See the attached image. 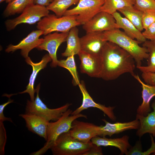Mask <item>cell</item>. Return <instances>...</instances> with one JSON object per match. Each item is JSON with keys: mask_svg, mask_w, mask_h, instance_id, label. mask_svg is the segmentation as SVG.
Here are the masks:
<instances>
[{"mask_svg": "<svg viewBox=\"0 0 155 155\" xmlns=\"http://www.w3.org/2000/svg\"><path fill=\"white\" fill-rule=\"evenodd\" d=\"M133 76L141 84L142 88V102L137 109V114L146 116L151 110L150 103L151 99L155 96V85H151L144 83L138 75L134 74Z\"/></svg>", "mask_w": 155, "mask_h": 155, "instance_id": "ffe728a7", "label": "cell"}, {"mask_svg": "<svg viewBox=\"0 0 155 155\" xmlns=\"http://www.w3.org/2000/svg\"><path fill=\"white\" fill-rule=\"evenodd\" d=\"M102 62L100 78L115 80L125 73L135 74V61L128 52L113 42L107 41L100 54Z\"/></svg>", "mask_w": 155, "mask_h": 155, "instance_id": "6da1fadb", "label": "cell"}, {"mask_svg": "<svg viewBox=\"0 0 155 155\" xmlns=\"http://www.w3.org/2000/svg\"><path fill=\"white\" fill-rule=\"evenodd\" d=\"M58 65L67 69L72 76V84L74 86L78 85L80 83L74 55L67 57L66 59L58 60Z\"/></svg>", "mask_w": 155, "mask_h": 155, "instance_id": "f1b7e54d", "label": "cell"}, {"mask_svg": "<svg viewBox=\"0 0 155 155\" xmlns=\"http://www.w3.org/2000/svg\"><path fill=\"white\" fill-rule=\"evenodd\" d=\"M49 13V10L46 7L33 3L28 6L19 16L7 20L5 24L7 30L10 31L21 24H33Z\"/></svg>", "mask_w": 155, "mask_h": 155, "instance_id": "52a82bcc", "label": "cell"}, {"mask_svg": "<svg viewBox=\"0 0 155 155\" xmlns=\"http://www.w3.org/2000/svg\"><path fill=\"white\" fill-rule=\"evenodd\" d=\"M142 46L146 47L148 51L149 56L146 66L137 67L142 72L155 73V40H146L143 43Z\"/></svg>", "mask_w": 155, "mask_h": 155, "instance_id": "d4e9b609", "label": "cell"}, {"mask_svg": "<svg viewBox=\"0 0 155 155\" xmlns=\"http://www.w3.org/2000/svg\"><path fill=\"white\" fill-rule=\"evenodd\" d=\"M104 33L107 41L115 43L131 55L135 60L136 67L141 66L142 61L148 58L147 49L140 46L139 44L141 42L130 38L119 28L104 31Z\"/></svg>", "mask_w": 155, "mask_h": 155, "instance_id": "7a4b0ae2", "label": "cell"}, {"mask_svg": "<svg viewBox=\"0 0 155 155\" xmlns=\"http://www.w3.org/2000/svg\"><path fill=\"white\" fill-rule=\"evenodd\" d=\"M81 51L94 54L100 55L105 44L107 42L104 32L86 33L80 38Z\"/></svg>", "mask_w": 155, "mask_h": 155, "instance_id": "9a60e30c", "label": "cell"}, {"mask_svg": "<svg viewBox=\"0 0 155 155\" xmlns=\"http://www.w3.org/2000/svg\"><path fill=\"white\" fill-rule=\"evenodd\" d=\"M129 137L124 135L120 138H108L105 137L96 136L91 140L92 143L98 146H112L118 148L121 155H126L129 149L131 147L129 142Z\"/></svg>", "mask_w": 155, "mask_h": 155, "instance_id": "d6986e66", "label": "cell"}, {"mask_svg": "<svg viewBox=\"0 0 155 155\" xmlns=\"http://www.w3.org/2000/svg\"><path fill=\"white\" fill-rule=\"evenodd\" d=\"M34 3L33 0H14L9 3L4 10L5 17L22 13L28 6Z\"/></svg>", "mask_w": 155, "mask_h": 155, "instance_id": "4316f807", "label": "cell"}, {"mask_svg": "<svg viewBox=\"0 0 155 155\" xmlns=\"http://www.w3.org/2000/svg\"><path fill=\"white\" fill-rule=\"evenodd\" d=\"M79 30L76 26L71 28L68 32L66 38L67 45L64 52L61 54L64 57L78 55L81 51Z\"/></svg>", "mask_w": 155, "mask_h": 155, "instance_id": "603a6c76", "label": "cell"}, {"mask_svg": "<svg viewBox=\"0 0 155 155\" xmlns=\"http://www.w3.org/2000/svg\"><path fill=\"white\" fill-rule=\"evenodd\" d=\"M53 0H33L34 4L47 7L49 5Z\"/></svg>", "mask_w": 155, "mask_h": 155, "instance_id": "f35d334b", "label": "cell"}, {"mask_svg": "<svg viewBox=\"0 0 155 155\" xmlns=\"http://www.w3.org/2000/svg\"><path fill=\"white\" fill-rule=\"evenodd\" d=\"M152 112L146 116L137 114L136 119L139 120L140 125L136 133L137 135L141 137L146 133H149L155 137V100L152 104Z\"/></svg>", "mask_w": 155, "mask_h": 155, "instance_id": "44dd1931", "label": "cell"}, {"mask_svg": "<svg viewBox=\"0 0 155 155\" xmlns=\"http://www.w3.org/2000/svg\"><path fill=\"white\" fill-rule=\"evenodd\" d=\"M104 0H79L77 5L67 10L63 16H76V20L83 25L99 12Z\"/></svg>", "mask_w": 155, "mask_h": 155, "instance_id": "ba28073f", "label": "cell"}, {"mask_svg": "<svg viewBox=\"0 0 155 155\" xmlns=\"http://www.w3.org/2000/svg\"><path fill=\"white\" fill-rule=\"evenodd\" d=\"M86 33L104 32L119 28L112 14L104 11H100L92 19L83 25Z\"/></svg>", "mask_w": 155, "mask_h": 155, "instance_id": "9c48e42d", "label": "cell"}, {"mask_svg": "<svg viewBox=\"0 0 155 155\" xmlns=\"http://www.w3.org/2000/svg\"><path fill=\"white\" fill-rule=\"evenodd\" d=\"M118 11L123 14L141 32L144 28L142 25L143 12L135 9L133 6L124 7Z\"/></svg>", "mask_w": 155, "mask_h": 155, "instance_id": "cb8c5ba5", "label": "cell"}, {"mask_svg": "<svg viewBox=\"0 0 155 155\" xmlns=\"http://www.w3.org/2000/svg\"><path fill=\"white\" fill-rule=\"evenodd\" d=\"M141 76L146 84L151 85H155V73L142 72Z\"/></svg>", "mask_w": 155, "mask_h": 155, "instance_id": "836d02e7", "label": "cell"}, {"mask_svg": "<svg viewBox=\"0 0 155 155\" xmlns=\"http://www.w3.org/2000/svg\"><path fill=\"white\" fill-rule=\"evenodd\" d=\"M135 3V0H104L100 11H104L112 15L117 10L125 7L133 6Z\"/></svg>", "mask_w": 155, "mask_h": 155, "instance_id": "484cf974", "label": "cell"}, {"mask_svg": "<svg viewBox=\"0 0 155 155\" xmlns=\"http://www.w3.org/2000/svg\"><path fill=\"white\" fill-rule=\"evenodd\" d=\"M80 25L76 20V16H63L58 17L49 14L38 22L37 28L46 35L53 32H69L72 28Z\"/></svg>", "mask_w": 155, "mask_h": 155, "instance_id": "5b68a950", "label": "cell"}, {"mask_svg": "<svg viewBox=\"0 0 155 155\" xmlns=\"http://www.w3.org/2000/svg\"><path fill=\"white\" fill-rule=\"evenodd\" d=\"M142 152L141 142L139 141L136 143L134 146L130 147L126 155H141Z\"/></svg>", "mask_w": 155, "mask_h": 155, "instance_id": "e575fe53", "label": "cell"}, {"mask_svg": "<svg viewBox=\"0 0 155 155\" xmlns=\"http://www.w3.org/2000/svg\"><path fill=\"white\" fill-rule=\"evenodd\" d=\"M133 7L143 12L149 10L155 11V0H135Z\"/></svg>", "mask_w": 155, "mask_h": 155, "instance_id": "f546056e", "label": "cell"}, {"mask_svg": "<svg viewBox=\"0 0 155 155\" xmlns=\"http://www.w3.org/2000/svg\"><path fill=\"white\" fill-rule=\"evenodd\" d=\"M25 61L28 64L32 66V71L26 89L19 93L22 94L28 93L30 95V100L33 101L35 99L34 93L36 92V89H34V87L36 77L38 72L45 68L47 64L51 61V59L49 54H46L43 56L41 60L38 63L33 62L29 57L25 59Z\"/></svg>", "mask_w": 155, "mask_h": 155, "instance_id": "ac0fdd59", "label": "cell"}, {"mask_svg": "<svg viewBox=\"0 0 155 155\" xmlns=\"http://www.w3.org/2000/svg\"><path fill=\"white\" fill-rule=\"evenodd\" d=\"M150 136L151 141V147L147 151L144 152H142L141 155H149L152 153H155V143L152 135H150Z\"/></svg>", "mask_w": 155, "mask_h": 155, "instance_id": "74e56055", "label": "cell"}, {"mask_svg": "<svg viewBox=\"0 0 155 155\" xmlns=\"http://www.w3.org/2000/svg\"><path fill=\"white\" fill-rule=\"evenodd\" d=\"M99 126L93 123L74 120L69 131L70 135L80 141L88 143L91 139L98 136Z\"/></svg>", "mask_w": 155, "mask_h": 155, "instance_id": "4fadbf2b", "label": "cell"}, {"mask_svg": "<svg viewBox=\"0 0 155 155\" xmlns=\"http://www.w3.org/2000/svg\"><path fill=\"white\" fill-rule=\"evenodd\" d=\"M112 15L115 18L117 24L119 29L121 28L124 30V32L129 36L143 43L146 39L143 36L142 33L126 18L122 17L117 11Z\"/></svg>", "mask_w": 155, "mask_h": 155, "instance_id": "7402d4cb", "label": "cell"}, {"mask_svg": "<svg viewBox=\"0 0 155 155\" xmlns=\"http://www.w3.org/2000/svg\"><path fill=\"white\" fill-rule=\"evenodd\" d=\"M40 87L39 84L36 89V94L34 100L33 101L27 100L25 113L35 114L49 122L56 121L68 109L71 104L67 103L60 107L55 108H48L39 97Z\"/></svg>", "mask_w": 155, "mask_h": 155, "instance_id": "8992f818", "label": "cell"}, {"mask_svg": "<svg viewBox=\"0 0 155 155\" xmlns=\"http://www.w3.org/2000/svg\"><path fill=\"white\" fill-rule=\"evenodd\" d=\"M19 116L25 120L28 130L39 136L47 140V130L49 122L34 114L25 113Z\"/></svg>", "mask_w": 155, "mask_h": 155, "instance_id": "e0dca14e", "label": "cell"}, {"mask_svg": "<svg viewBox=\"0 0 155 155\" xmlns=\"http://www.w3.org/2000/svg\"><path fill=\"white\" fill-rule=\"evenodd\" d=\"M154 22L155 11L149 10L143 12L142 22L144 29H146Z\"/></svg>", "mask_w": 155, "mask_h": 155, "instance_id": "4dcf8cb0", "label": "cell"}, {"mask_svg": "<svg viewBox=\"0 0 155 155\" xmlns=\"http://www.w3.org/2000/svg\"><path fill=\"white\" fill-rule=\"evenodd\" d=\"M14 0H6V1L7 3H9Z\"/></svg>", "mask_w": 155, "mask_h": 155, "instance_id": "ab89813d", "label": "cell"}, {"mask_svg": "<svg viewBox=\"0 0 155 155\" xmlns=\"http://www.w3.org/2000/svg\"><path fill=\"white\" fill-rule=\"evenodd\" d=\"M142 34L146 39L150 40H155V22L151 24Z\"/></svg>", "mask_w": 155, "mask_h": 155, "instance_id": "d6a6232c", "label": "cell"}, {"mask_svg": "<svg viewBox=\"0 0 155 155\" xmlns=\"http://www.w3.org/2000/svg\"><path fill=\"white\" fill-rule=\"evenodd\" d=\"M74 138L69 131L61 134L51 148L54 155H83L92 145Z\"/></svg>", "mask_w": 155, "mask_h": 155, "instance_id": "277c9868", "label": "cell"}, {"mask_svg": "<svg viewBox=\"0 0 155 155\" xmlns=\"http://www.w3.org/2000/svg\"><path fill=\"white\" fill-rule=\"evenodd\" d=\"M78 55L80 61L81 72L91 77L100 78L102 62L100 55L81 51Z\"/></svg>", "mask_w": 155, "mask_h": 155, "instance_id": "8fae6325", "label": "cell"}, {"mask_svg": "<svg viewBox=\"0 0 155 155\" xmlns=\"http://www.w3.org/2000/svg\"><path fill=\"white\" fill-rule=\"evenodd\" d=\"M6 133L3 122H0V154L4 155L6 142Z\"/></svg>", "mask_w": 155, "mask_h": 155, "instance_id": "1f68e13d", "label": "cell"}, {"mask_svg": "<svg viewBox=\"0 0 155 155\" xmlns=\"http://www.w3.org/2000/svg\"><path fill=\"white\" fill-rule=\"evenodd\" d=\"M73 111L68 109L56 121L49 122L47 130V140L44 145L31 155H42L51 149L57 137L61 134L68 131L71 128L73 121L80 117L87 118V116L79 113L71 115Z\"/></svg>", "mask_w": 155, "mask_h": 155, "instance_id": "3957f363", "label": "cell"}, {"mask_svg": "<svg viewBox=\"0 0 155 155\" xmlns=\"http://www.w3.org/2000/svg\"><path fill=\"white\" fill-rule=\"evenodd\" d=\"M102 120L105 123V125L99 126L98 136L101 137H105L107 135L111 137L114 134L127 130L137 129L140 125L139 121L136 119L128 122L115 123H109L105 119Z\"/></svg>", "mask_w": 155, "mask_h": 155, "instance_id": "2e32d148", "label": "cell"}, {"mask_svg": "<svg viewBox=\"0 0 155 155\" xmlns=\"http://www.w3.org/2000/svg\"><path fill=\"white\" fill-rule=\"evenodd\" d=\"M79 0H53L47 9L54 12L58 17L64 15L67 9L73 5L78 3Z\"/></svg>", "mask_w": 155, "mask_h": 155, "instance_id": "83f0119b", "label": "cell"}, {"mask_svg": "<svg viewBox=\"0 0 155 155\" xmlns=\"http://www.w3.org/2000/svg\"><path fill=\"white\" fill-rule=\"evenodd\" d=\"M78 86L82 95V102L81 105L73 111L71 115L79 114L83 110L90 107H93L101 111L112 121H116V117L113 112L115 107H107L104 105L96 102L87 91L84 81H82Z\"/></svg>", "mask_w": 155, "mask_h": 155, "instance_id": "5bb4252c", "label": "cell"}, {"mask_svg": "<svg viewBox=\"0 0 155 155\" xmlns=\"http://www.w3.org/2000/svg\"><path fill=\"white\" fill-rule=\"evenodd\" d=\"M68 32H55L45 35L43 42L36 48L39 50H46L48 52L52 61L51 66L55 67L58 65L57 53L58 48L63 42L66 41Z\"/></svg>", "mask_w": 155, "mask_h": 155, "instance_id": "30bf717a", "label": "cell"}, {"mask_svg": "<svg viewBox=\"0 0 155 155\" xmlns=\"http://www.w3.org/2000/svg\"><path fill=\"white\" fill-rule=\"evenodd\" d=\"M103 154L101 146H98L93 144L90 149L83 155H102Z\"/></svg>", "mask_w": 155, "mask_h": 155, "instance_id": "d590c367", "label": "cell"}, {"mask_svg": "<svg viewBox=\"0 0 155 155\" xmlns=\"http://www.w3.org/2000/svg\"><path fill=\"white\" fill-rule=\"evenodd\" d=\"M13 102V100L9 98L8 101L0 105V122H3L4 121H7L13 122L11 119L5 116L3 114V111L6 106L9 104Z\"/></svg>", "mask_w": 155, "mask_h": 155, "instance_id": "8d00e7d4", "label": "cell"}, {"mask_svg": "<svg viewBox=\"0 0 155 155\" xmlns=\"http://www.w3.org/2000/svg\"><path fill=\"white\" fill-rule=\"evenodd\" d=\"M43 34V32L39 30L33 31L18 44L9 45L5 51L7 53L13 52L20 49L22 56L25 59L28 58L29 57L28 55L29 52L43 42L44 38L39 37Z\"/></svg>", "mask_w": 155, "mask_h": 155, "instance_id": "7c38bea8", "label": "cell"}, {"mask_svg": "<svg viewBox=\"0 0 155 155\" xmlns=\"http://www.w3.org/2000/svg\"><path fill=\"white\" fill-rule=\"evenodd\" d=\"M6 0H0V3H2V2L4 1H6Z\"/></svg>", "mask_w": 155, "mask_h": 155, "instance_id": "60d3db41", "label": "cell"}]
</instances>
